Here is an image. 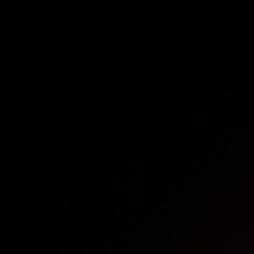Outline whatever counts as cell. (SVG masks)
Listing matches in <instances>:
<instances>
[]
</instances>
